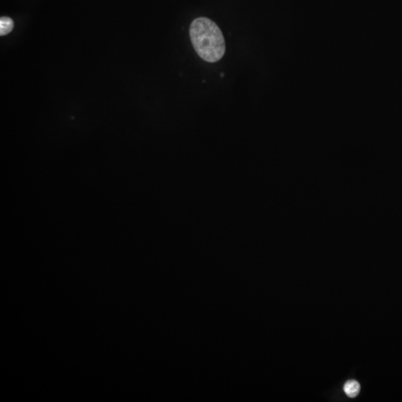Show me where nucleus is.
I'll return each mask as SVG.
<instances>
[{
  "label": "nucleus",
  "instance_id": "nucleus-3",
  "mask_svg": "<svg viewBox=\"0 0 402 402\" xmlns=\"http://www.w3.org/2000/svg\"><path fill=\"white\" fill-rule=\"evenodd\" d=\"M14 29V22L11 18L3 17L0 19V35L4 36L10 33Z\"/></svg>",
  "mask_w": 402,
  "mask_h": 402
},
{
  "label": "nucleus",
  "instance_id": "nucleus-1",
  "mask_svg": "<svg viewBox=\"0 0 402 402\" xmlns=\"http://www.w3.org/2000/svg\"><path fill=\"white\" fill-rule=\"evenodd\" d=\"M189 35L201 59L216 63L223 58L226 52L225 37L216 23L207 18H197L190 26Z\"/></svg>",
  "mask_w": 402,
  "mask_h": 402
},
{
  "label": "nucleus",
  "instance_id": "nucleus-2",
  "mask_svg": "<svg viewBox=\"0 0 402 402\" xmlns=\"http://www.w3.org/2000/svg\"><path fill=\"white\" fill-rule=\"evenodd\" d=\"M345 393L350 397V398H354L358 395L360 390V385L358 382L354 380H348L343 386Z\"/></svg>",
  "mask_w": 402,
  "mask_h": 402
}]
</instances>
